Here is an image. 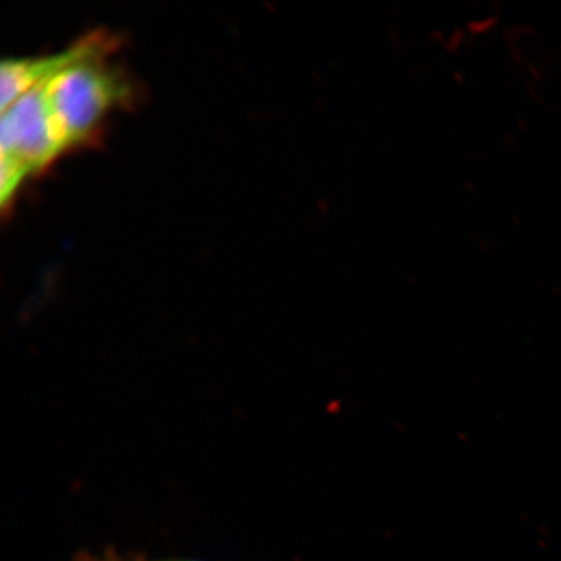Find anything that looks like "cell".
Listing matches in <instances>:
<instances>
[{"label":"cell","instance_id":"1","mask_svg":"<svg viewBox=\"0 0 561 561\" xmlns=\"http://www.w3.org/2000/svg\"><path fill=\"white\" fill-rule=\"evenodd\" d=\"M100 54L73 62L44 82L45 100L62 150L93 136L105 115L130 96L129 83Z\"/></svg>","mask_w":561,"mask_h":561},{"label":"cell","instance_id":"4","mask_svg":"<svg viewBox=\"0 0 561 561\" xmlns=\"http://www.w3.org/2000/svg\"><path fill=\"white\" fill-rule=\"evenodd\" d=\"M79 561H121L115 559H95V558H89V557H82Z\"/></svg>","mask_w":561,"mask_h":561},{"label":"cell","instance_id":"2","mask_svg":"<svg viewBox=\"0 0 561 561\" xmlns=\"http://www.w3.org/2000/svg\"><path fill=\"white\" fill-rule=\"evenodd\" d=\"M0 150V202L5 209L30 175L65 152L48 114L44 82L2 111Z\"/></svg>","mask_w":561,"mask_h":561},{"label":"cell","instance_id":"3","mask_svg":"<svg viewBox=\"0 0 561 561\" xmlns=\"http://www.w3.org/2000/svg\"><path fill=\"white\" fill-rule=\"evenodd\" d=\"M114 46L105 33L88 35L68 50L42 56V58L7 59L0 66V105L2 111L15 103L19 98L30 93L39 83L50 79L59 70L90 56L110 54Z\"/></svg>","mask_w":561,"mask_h":561}]
</instances>
